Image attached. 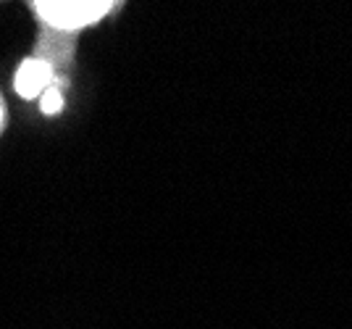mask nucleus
Listing matches in <instances>:
<instances>
[{
	"instance_id": "nucleus-1",
	"label": "nucleus",
	"mask_w": 352,
	"mask_h": 329,
	"mask_svg": "<svg viewBox=\"0 0 352 329\" xmlns=\"http://www.w3.org/2000/svg\"><path fill=\"white\" fill-rule=\"evenodd\" d=\"M113 0H34L37 14L58 30H79L111 11Z\"/></svg>"
},
{
	"instance_id": "nucleus-4",
	"label": "nucleus",
	"mask_w": 352,
	"mask_h": 329,
	"mask_svg": "<svg viewBox=\"0 0 352 329\" xmlns=\"http://www.w3.org/2000/svg\"><path fill=\"white\" fill-rule=\"evenodd\" d=\"M0 124H3V105H0Z\"/></svg>"
},
{
	"instance_id": "nucleus-3",
	"label": "nucleus",
	"mask_w": 352,
	"mask_h": 329,
	"mask_svg": "<svg viewBox=\"0 0 352 329\" xmlns=\"http://www.w3.org/2000/svg\"><path fill=\"white\" fill-rule=\"evenodd\" d=\"M60 108V95L56 90H50V92H45V98H43V111L45 114H56Z\"/></svg>"
},
{
	"instance_id": "nucleus-2",
	"label": "nucleus",
	"mask_w": 352,
	"mask_h": 329,
	"mask_svg": "<svg viewBox=\"0 0 352 329\" xmlns=\"http://www.w3.org/2000/svg\"><path fill=\"white\" fill-rule=\"evenodd\" d=\"M53 69L47 61H24L21 69L16 72V92L21 98H34L50 85Z\"/></svg>"
}]
</instances>
